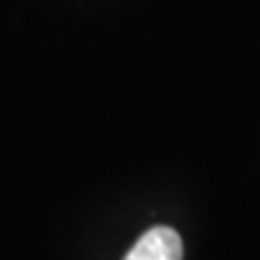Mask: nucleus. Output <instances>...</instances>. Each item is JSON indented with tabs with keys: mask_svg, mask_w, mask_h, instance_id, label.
<instances>
[{
	"mask_svg": "<svg viewBox=\"0 0 260 260\" xmlns=\"http://www.w3.org/2000/svg\"><path fill=\"white\" fill-rule=\"evenodd\" d=\"M123 260H183V243L174 229L154 226L140 236Z\"/></svg>",
	"mask_w": 260,
	"mask_h": 260,
	"instance_id": "nucleus-1",
	"label": "nucleus"
}]
</instances>
